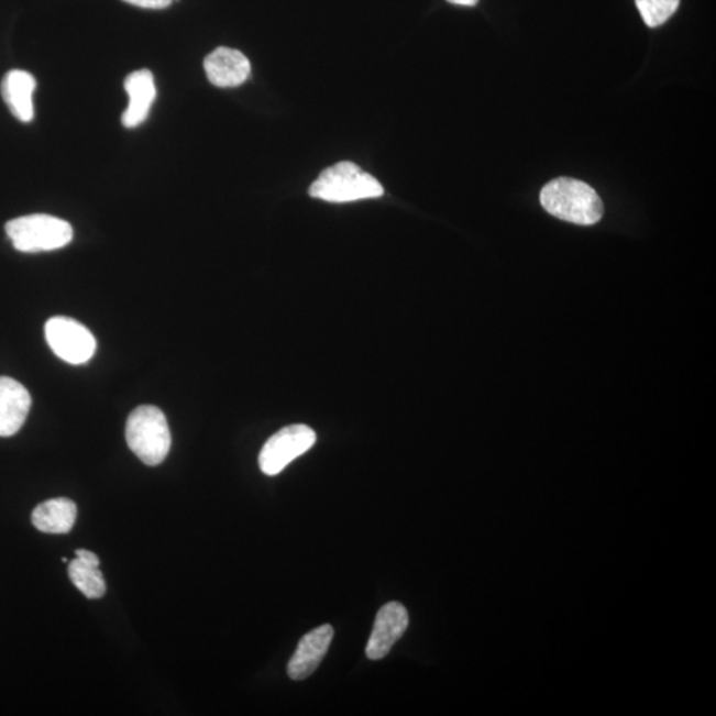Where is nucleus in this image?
<instances>
[{
  "mask_svg": "<svg viewBox=\"0 0 716 716\" xmlns=\"http://www.w3.org/2000/svg\"><path fill=\"white\" fill-rule=\"evenodd\" d=\"M540 203L561 221L580 225L596 224L604 216V205L596 190L575 178L551 180L540 192Z\"/></svg>",
  "mask_w": 716,
  "mask_h": 716,
  "instance_id": "f257e3e1",
  "label": "nucleus"
},
{
  "mask_svg": "<svg viewBox=\"0 0 716 716\" xmlns=\"http://www.w3.org/2000/svg\"><path fill=\"white\" fill-rule=\"evenodd\" d=\"M309 196L331 203H348L384 196V187L372 174L353 163H339L322 170L309 187Z\"/></svg>",
  "mask_w": 716,
  "mask_h": 716,
  "instance_id": "f03ea898",
  "label": "nucleus"
},
{
  "mask_svg": "<svg viewBox=\"0 0 716 716\" xmlns=\"http://www.w3.org/2000/svg\"><path fill=\"white\" fill-rule=\"evenodd\" d=\"M125 437L129 449L147 466L163 463L172 447L166 417L157 406L142 405L128 418Z\"/></svg>",
  "mask_w": 716,
  "mask_h": 716,
  "instance_id": "7ed1b4c3",
  "label": "nucleus"
},
{
  "mask_svg": "<svg viewBox=\"0 0 716 716\" xmlns=\"http://www.w3.org/2000/svg\"><path fill=\"white\" fill-rule=\"evenodd\" d=\"M12 244L21 253H42L66 247L73 241V225L47 214L25 216L5 224Z\"/></svg>",
  "mask_w": 716,
  "mask_h": 716,
  "instance_id": "20e7f679",
  "label": "nucleus"
},
{
  "mask_svg": "<svg viewBox=\"0 0 716 716\" xmlns=\"http://www.w3.org/2000/svg\"><path fill=\"white\" fill-rule=\"evenodd\" d=\"M45 340L57 357L68 364L88 363L96 352V339L79 321L55 316L45 322Z\"/></svg>",
  "mask_w": 716,
  "mask_h": 716,
  "instance_id": "39448f33",
  "label": "nucleus"
},
{
  "mask_svg": "<svg viewBox=\"0 0 716 716\" xmlns=\"http://www.w3.org/2000/svg\"><path fill=\"white\" fill-rule=\"evenodd\" d=\"M316 440L318 436L307 425L283 428L264 444L260 454L261 470L268 476L282 473L296 458L306 454Z\"/></svg>",
  "mask_w": 716,
  "mask_h": 716,
  "instance_id": "423d86ee",
  "label": "nucleus"
},
{
  "mask_svg": "<svg viewBox=\"0 0 716 716\" xmlns=\"http://www.w3.org/2000/svg\"><path fill=\"white\" fill-rule=\"evenodd\" d=\"M409 613L401 603H389L377 613L376 621L370 641L366 645V656L373 661L383 660L389 654L399 638L408 629Z\"/></svg>",
  "mask_w": 716,
  "mask_h": 716,
  "instance_id": "0eeeda50",
  "label": "nucleus"
},
{
  "mask_svg": "<svg viewBox=\"0 0 716 716\" xmlns=\"http://www.w3.org/2000/svg\"><path fill=\"white\" fill-rule=\"evenodd\" d=\"M205 73L212 86L235 88L246 82L251 75V64L241 51L219 47L206 56Z\"/></svg>",
  "mask_w": 716,
  "mask_h": 716,
  "instance_id": "6e6552de",
  "label": "nucleus"
},
{
  "mask_svg": "<svg viewBox=\"0 0 716 716\" xmlns=\"http://www.w3.org/2000/svg\"><path fill=\"white\" fill-rule=\"evenodd\" d=\"M334 630L331 625H322L309 631L301 638L298 650L288 662V675L294 681L307 680L319 668L322 658L328 653L333 640Z\"/></svg>",
  "mask_w": 716,
  "mask_h": 716,
  "instance_id": "1a4fd4ad",
  "label": "nucleus"
},
{
  "mask_svg": "<svg viewBox=\"0 0 716 716\" xmlns=\"http://www.w3.org/2000/svg\"><path fill=\"white\" fill-rule=\"evenodd\" d=\"M31 409V396L16 379L0 377V437H12L22 429Z\"/></svg>",
  "mask_w": 716,
  "mask_h": 716,
  "instance_id": "9d476101",
  "label": "nucleus"
},
{
  "mask_svg": "<svg viewBox=\"0 0 716 716\" xmlns=\"http://www.w3.org/2000/svg\"><path fill=\"white\" fill-rule=\"evenodd\" d=\"M124 87L129 96V104L121 118L122 125L128 129L137 128L145 122L156 100L154 76L150 69L135 70L126 77Z\"/></svg>",
  "mask_w": 716,
  "mask_h": 716,
  "instance_id": "9b49d317",
  "label": "nucleus"
},
{
  "mask_svg": "<svg viewBox=\"0 0 716 716\" xmlns=\"http://www.w3.org/2000/svg\"><path fill=\"white\" fill-rule=\"evenodd\" d=\"M35 77L22 69H12L3 77L2 90L5 106L19 121L30 122L34 119Z\"/></svg>",
  "mask_w": 716,
  "mask_h": 716,
  "instance_id": "f8f14e48",
  "label": "nucleus"
},
{
  "mask_svg": "<svg viewBox=\"0 0 716 716\" xmlns=\"http://www.w3.org/2000/svg\"><path fill=\"white\" fill-rule=\"evenodd\" d=\"M77 507L66 498L49 499L32 513V525L44 533H68L76 521Z\"/></svg>",
  "mask_w": 716,
  "mask_h": 716,
  "instance_id": "ddd939ff",
  "label": "nucleus"
},
{
  "mask_svg": "<svg viewBox=\"0 0 716 716\" xmlns=\"http://www.w3.org/2000/svg\"><path fill=\"white\" fill-rule=\"evenodd\" d=\"M99 566L79 558L69 563V579L73 580L76 588L88 598L96 599L106 595L107 585Z\"/></svg>",
  "mask_w": 716,
  "mask_h": 716,
  "instance_id": "4468645a",
  "label": "nucleus"
},
{
  "mask_svg": "<svg viewBox=\"0 0 716 716\" xmlns=\"http://www.w3.org/2000/svg\"><path fill=\"white\" fill-rule=\"evenodd\" d=\"M680 3L681 0H636L637 9L650 29L667 23L679 10Z\"/></svg>",
  "mask_w": 716,
  "mask_h": 716,
  "instance_id": "2eb2a0df",
  "label": "nucleus"
},
{
  "mask_svg": "<svg viewBox=\"0 0 716 716\" xmlns=\"http://www.w3.org/2000/svg\"><path fill=\"white\" fill-rule=\"evenodd\" d=\"M124 2L141 9L164 10L169 8L173 0H124Z\"/></svg>",
  "mask_w": 716,
  "mask_h": 716,
  "instance_id": "dca6fc26",
  "label": "nucleus"
},
{
  "mask_svg": "<svg viewBox=\"0 0 716 716\" xmlns=\"http://www.w3.org/2000/svg\"><path fill=\"white\" fill-rule=\"evenodd\" d=\"M76 558H79L84 561H88V563L92 564H98L100 565V560L93 552L87 551V550H77L76 551Z\"/></svg>",
  "mask_w": 716,
  "mask_h": 716,
  "instance_id": "f3484780",
  "label": "nucleus"
},
{
  "mask_svg": "<svg viewBox=\"0 0 716 716\" xmlns=\"http://www.w3.org/2000/svg\"><path fill=\"white\" fill-rule=\"evenodd\" d=\"M451 4L464 5V8H474L480 0H448Z\"/></svg>",
  "mask_w": 716,
  "mask_h": 716,
  "instance_id": "a211bd4d",
  "label": "nucleus"
}]
</instances>
